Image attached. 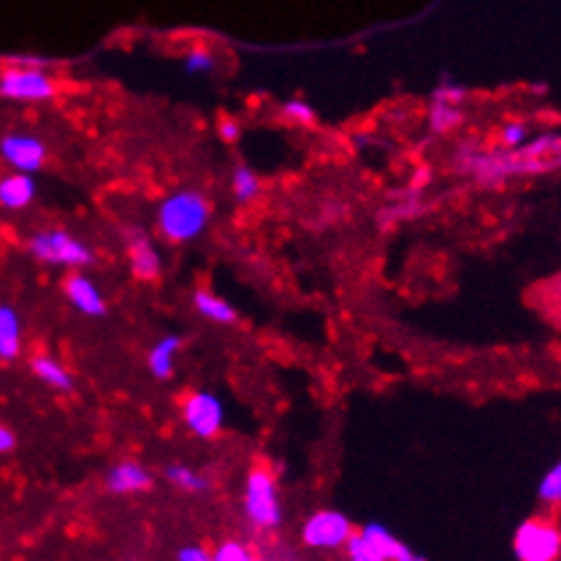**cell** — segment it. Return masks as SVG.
I'll return each mask as SVG.
<instances>
[{"mask_svg": "<svg viewBox=\"0 0 561 561\" xmlns=\"http://www.w3.org/2000/svg\"><path fill=\"white\" fill-rule=\"evenodd\" d=\"M231 190H234L236 203H253L260 196V177L247 166H236L231 174Z\"/></svg>", "mask_w": 561, "mask_h": 561, "instance_id": "19", "label": "cell"}, {"mask_svg": "<svg viewBox=\"0 0 561 561\" xmlns=\"http://www.w3.org/2000/svg\"><path fill=\"white\" fill-rule=\"evenodd\" d=\"M212 557H214V561H255L253 553H249L242 542H234V540L223 542V546H220Z\"/></svg>", "mask_w": 561, "mask_h": 561, "instance_id": "26", "label": "cell"}, {"mask_svg": "<svg viewBox=\"0 0 561 561\" xmlns=\"http://www.w3.org/2000/svg\"><path fill=\"white\" fill-rule=\"evenodd\" d=\"M212 218V203L201 190L183 187L157 203V231L172 245H187L207 231Z\"/></svg>", "mask_w": 561, "mask_h": 561, "instance_id": "1", "label": "cell"}, {"mask_svg": "<svg viewBox=\"0 0 561 561\" xmlns=\"http://www.w3.org/2000/svg\"><path fill=\"white\" fill-rule=\"evenodd\" d=\"M128 260H130V271H133L136 280L152 282L161 277L163 258L144 231H130L128 234Z\"/></svg>", "mask_w": 561, "mask_h": 561, "instance_id": "9", "label": "cell"}, {"mask_svg": "<svg viewBox=\"0 0 561 561\" xmlns=\"http://www.w3.org/2000/svg\"><path fill=\"white\" fill-rule=\"evenodd\" d=\"M467 98V90L461 87V84H440V90L434 93V101H442V104H461V101Z\"/></svg>", "mask_w": 561, "mask_h": 561, "instance_id": "27", "label": "cell"}, {"mask_svg": "<svg viewBox=\"0 0 561 561\" xmlns=\"http://www.w3.org/2000/svg\"><path fill=\"white\" fill-rule=\"evenodd\" d=\"M187 73H212L218 68V60H214L212 49L207 47H192L185 52L183 60Z\"/></svg>", "mask_w": 561, "mask_h": 561, "instance_id": "22", "label": "cell"}, {"mask_svg": "<svg viewBox=\"0 0 561 561\" xmlns=\"http://www.w3.org/2000/svg\"><path fill=\"white\" fill-rule=\"evenodd\" d=\"M55 95H58V84L47 68L22 62V66H9L0 73V98L42 104V101H52Z\"/></svg>", "mask_w": 561, "mask_h": 561, "instance_id": "4", "label": "cell"}, {"mask_svg": "<svg viewBox=\"0 0 561 561\" xmlns=\"http://www.w3.org/2000/svg\"><path fill=\"white\" fill-rule=\"evenodd\" d=\"M464 122L461 109L456 104H442V101H434L432 112H429V125H432L434 133H451L453 128Z\"/></svg>", "mask_w": 561, "mask_h": 561, "instance_id": "20", "label": "cell"}, {"mask_svg": "<svg viewBox=\"0 0 561 561\" xmlns=\"http://www.w3.org/2000/svg\"><path fill=\"white\" fill-rule=\"evenodd\" d=\"M163 478H166L168 486H174V489L179 491H187V494H201V491H209V480L203 478L201 472H196L192 467H187V464H168V467L163 469Z\"/></svg>", "mask_w": 561, "mask_h": 561, "instance_id": "18", "label": "cell"}, {"mask_svg": "<svg viewBox=\"0 0 561 561\" xmlns=\"http://www.w3.org/2000/svg\"><path fill=\"white\" fill-rule=\"evenodd\" d=\"M179 350H183V337H177V334H166V337L157 339L150 348V355H147V366H150L152 377L172 379Z\"/></svg>", "mask_w": 561, "mask_h": 561, "instance_id": "14", "label": "cell"}, {"mask_svg": "<svg viewBox=\"0 0 561 561\" xmlns=\"http://www.w3.org/2000/svg\"><path fill=\"white\" fill-rule=\"evenodd\" d=\"M152 486V472L141 461H120L106 472V489L112 494H139Z\"/></svg>", "mask_w": 561, "mask_h": 561, "instance_id": "11", "label": "cell"}, {"mask_svg": "<svg viewBox=\"0 0 561 561\" xmlns=\"http://www.w3.org/2000/svg\"><path fill=\"white\" fill-rule=\"evenodd\" d=\"M559 293H561V280H559Z\"/></svg>", "mask_w": 561, "mask_h": 561, "instance_id": "31", "label": "cell"}, {"mask_svg": "<svg viewBox=\"0 0 561 561\" xmlns=\"http://www.w3.org/2000/svg\"><path fill=\"white\" fill-rule=\"evenodd\" d=\"M192 307L201 317H207V320L212 323H220V326H234L236 320H239V312L231 302H225L223 296H218V293L207 291V288H198L196 293H192Z\"/></svg>", "mask_w": 561, "mask_h": 561, "instance_id": "15", "label": "cell"}, {"mask_svg": "<svg viewBox=\"0 0 561 561\" xmlns=\"http://www.w3.org/2000/svg\"><path fill=\"white\" fill-rule=\"evenodd\" d=\"M31 372L36 374L44 385H49V388L62 390V394L73 390L71 372H68L58 359H52V355H36V359H31Z\"/></svg>", "mask_w": 561, "mask_h": 561, "instance_id": "17", "label": "cell"}, {"mask_svg": "<svg viewBox=\"0 0 561 561\" xmlns=\"http://www.w3.org/2000/svg\"><path fill=\"white\" fill-rule=\"evenodd\" d=\"M245 515L255 529H277L282 524L277 480L266 464H255L245 480Z\"/></svg>", "mask_w": 561, "mask_h": 561, "instance_id": "2", "label": "cell"}, {"mask_svg": "<svg viewBox=\"0 0 561 561\" xmlns=\"http://www.w3.org/2000/svg\"><path fill=\"white\" fill-rule=\"evenodd\" d=\"M38 185L33 179V174L11 172L5 177H0V207L11 209V212H20V209H27L36 198Z\"/></svg>", "mask_w": 561, "mask_h": 561, "instance_id": "12", "label": "cell"}, {"mask_svg": "<svg viewBox=\"0 0 561 561\" xmlns=\"http://www.w3.org/2000/svg\"><path fill=\"white\" fill-rule=\"evenodd\" d=\"M0 157L14 172L36 174L47 163V147L38 136L31 133H5L0 136Z\"/></svg>", "mask_w": 561, "mask_h": 561, "instance_id": "8", "label": "cell"}, {"mask_svg": "<svg viewBox=\"0 0 561 561\" xmlns=\"http://www.w3.org/2000/svg\"><path fill=\"white\" fill-rule=\"evenodd\" d=\"M537 496H540L542 504H551V507L561 504V461L553 464V467L546 472V478L540 480V491H537Z\"/></svg>", "mask_w": 561, "mask_h": 561, "instance_id": "21", "label": "cell"}, {"mask_svg": "<svg viewBox=\"0 0 561 561\" xmlns=\"http://www.w3.org/2000/svg\"><path fill=\"white\" fill-rule=\"evenodd\" d=\"M282 115H285V120L296 122V125H312L317 120V112L315 106L309 104V101L304 98H291L285 106H282Z\"/></svg>", "mask_w": 561, "mask_h": 561, "instance_id": "24", "label": "cell"}, {"mask_svg": "<svg viewBox=\"0 0 561 561\" xmlns=\"http://www.w3.org/2000/svg\"><path fill=\"white\" fill-rule=\"evenodd\" d=\"M22 353V320L11 304H0V361H14Z\"/></svg>", "mask_w": 561, "mask_h": 561, "instance_id": "16", "label": "cell"}, {"mask_svg": "<svg viewBox=\"0 0 561 561\" xmlns=\"http://www.w3.org/2000/svg\"><path fill=\"white\" fill-rule=\"evenodd\" d=\"M361 535H364L366 540H370L372 546L377 548V553L385 561H426L421 557V553L412 551L410 546H405L401 540H396V537L390 535L385 526L370 524V526H364V531H361Z\"/></svg>", "mask_w": 561, "mask_h": 561, "instance_id": "13", "label": "cell"}, {"mask_svg": "<svg viewBox=\"0 0 561 561\" xmlns=\"http://www.w3.org/2000/svg\"><path fill=\"white\" fill-rule=\"evenodd\" d=\"M344 548H348V559L350 561H385L383 557L377 553V548L372 546L370 540H366L364 535H350V540L344 542Z\"/></svg>", "mask_w": 561, "mask_h": 561, "instance_id": "23", "label": "cell"}, {"mask_svg": "<svg viewBox=\"0 0 561 561\" xmlns=\"http://www.w3.org/2000/svg\"><path fill=\"white\" fill-rule=\"evenodd\" d=\"M27 249H31V255L38 264L66 266V269H84V266H90L95 260L93 249L84 245L79 236L68 234L62 229L38 231L27 242Z\"/></svg>", "mask_w": 561, "mask_h": 561, "instance_id": "3", "label": "cell"}, {"mask_svg": "<svg viewBox=\"0 0 561 561\" xmlns=\"http://www.w3.org/2000/svg\"><path fill=\"white\" fill-rule=\"evenodd\" d=\"M518 561H557L561 557V529L546 518H529L518 526L513 540Z\"/></svg>", "mask_w": 561, "mask_h": 561, "instance_id": "5", "label": "cell"}, {"mask_svg": "<svg viewBox=\"0 0 561 561\" xmlns=\"http://www.w3.org/2000/svg\"><path fill=\"white\" fill-rule=\"evenodd\" d=\"M14 447H16L14 432H11V429H5V426H0V456H3V453H11Z\"/></svg>", "mask_w": 561, "mask_h": 561, "instance_id": "30", "label": "cell"}, {"mask_svg": "<svg viewBox=\"0 0 561 561\" xmlns=\"http://www.w3.org/2000/svg\"><path fill=\"white\" fill-rule=\"evenodd\" d=\"M62 291H66V299L73 304L82 315L87 317H104L106 315V299L101 293V288L95 285L90 277H84L82 271L77 274H68L66 282H62Z\"/></svg>", "mask_w": 561, "mask_h": 561, "instance_id": "10", "label": "cell"}, {"mask_svg": "<svg viewBox=\"0 0 561 561\" xmlns=\"http://www.w3.org/2000/svg\"><path fill=\"white\" fill-rule=\"evenodd\" d=\"M350 535H353V524L339 510H317L315 515H309L302 529L304 546L315 548V551L342 548L350 540Z\"/></svg>", "mask_w": 561, "mask_h": 561, "instance_id": "7", "label": "cell"}, {"mask_svg": "<svg viewBox=\"0 0 561 561\" xmlns=\"http://www.w3.org/2000/svg\"><path fill=\"white\" fill-rule=\"evenodd\" d=\"M526 125L524 122H507L502 128V133H499V139H502V144L507 147V150H518V147H524L526 141Z\"/></svg>", "mask_w": 561, "mask_h": 561, "instance_id": "25", "label": "cell"}, {"mask_svg": "<svg viewBox=\"0 0 561 561\" xmlns=\"http://www.w3.org/2000/svg\"><path fill=\"white\" fill-rule=\"evenodd\" d=\"M218 133L225 144H234V141L242 139V122L234 120V117H223V120L218 122Z\"/></svg>", "mask_w": 561, "mask_h": 561, "instance_id": "28", "label": "cell"}, {"mask_svg": "<svg viewBox=\"0 0 561 561\" xmlns=\"http://www.w3.org/2000/svg\"><path fill=\"white\" fill-rule=\"evenodd\" d=\"M183 421L187 432L201 436V440H214L223 432L225 407L212 390H192L183 401Z\"/></svg>", "mask_w": 561, "mask_h": 561, "instance_id": "6", "label": "cell"}, {"mask_svg": "<svg viewBox=\"0 0 561 561\" xmlns=\"http://www.w3.org/2000/svg\"><path fill=\"white\" fill-rule=\"evenodd\" d=\"M177 561H214V557L201 546H185L179 548Z\"/></svg>", "mask_w": 561, "mask_h": 561, "instance_id": "29", "label": "cell"}]
</instances>
